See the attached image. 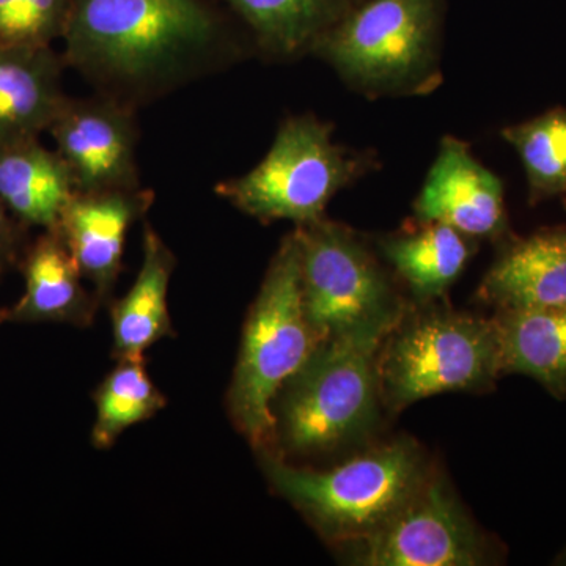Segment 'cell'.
<instances>
[{
	"mask_svg": "<svg viewBox=\"0 0 566 566\" xmlns=\"http://www.w3.org/2000/svg\"><path fill=\"white\" fill-rule=\"evenodd\" d=\"M219 33L203 0H70L62 57L123 99L188 77Z\"/></svg>",
	"mask_w": 566,
	"mask_h": 566,
	"instance_id": "1",
	"label": "cell"
},
{
	"mask_svg": "<svg viewBox=\"0 0 566 566\" xmlns=\"http://www.w3.org/2000/svg\"><path fill=\"white\" fill-rule=\"evenodd\" d=\"M395 323L367 324L322 342L279 390L273 446L264 453L283 460L323 455L370 434L382 405L378 354Z\"/></svg>",
	"mask_w": 566,
	"mask_h": 566,
	"instance_id": "2",
	"label": "cell"
},
{
	"mask_svg": "<svg viewBox=\"0 0 566 566\" xmlns=\"http://www.w3.org/2000/svg\"><path fill=\"white\" fill-rule=\"evenodd\" d=\"M268 480L331 543L346 546L385 526L430 475L412 439L400 438L326 471L263 453Z\"/></svg>",
	"mask_w": 566,
	"mask_h": 566,
	"instance_id": "3",
	"label": "cell"
},
{
	"mask_svg": "<svg viewBox=\"0 0 566 566\" xmlns=\"http://www.w3.org/2000/svg\"><path fill=\"white\" fill-rule=\"evenodd\" d=\"M322 344L305 314L296 233L282 241L245 319L229 411L255 449L273 446V405L283 385Z\"/></svg>",
	"mask_w": 566,
	"mask_h": 566,
	"instance_id": "4",
	"label": "cell"
},
{
	"mask_svg": "<svg viewBox=\"0 0 566 566\" xmlns=\"http://www.w3.org/2000/svg\"><path fill=\"white\" fill-rule=\"evenodd\" d=\"M439 33L441 0H357L311 52L357 91L427 92L439 77Z\"/></svg>",
	"mask_w": 566,
	"mask_h": 566,
	"instance_id": "5",
	"label": "cell"
},
{
	"mask_svg": "<svg viewBox=\"0 0 566 566\" xmlns=\"http://www.w3.org/2000/svg\"><path fill=\"white\" fill-rule=\"evenodd\" d=\"M501 374L493 319L424 307L406 308L378 354L382 405L389 411L444 392H476Z\"/></svg>",
	"mask_w": 566,
	"mask_h": 566,
	"instance_id": "6",
	"label": "cell"
},
{
	"mask_svg": "<svg viewBox=\"0 0 566 566\" xmlns=\"http://www.w3.org/2000/svg\"><path fill=\"white\" fill-rule=\"evenodd\" d=\"M363 167L335 144L327 123L300 115L282 123L262 161L216 191L260 221L305 226L324 218L335 193L359 177Z\"/></svg>",
	"mask_w": 566,
	"mask_h": 566,
	"instance_id": "7",
	"label": "cell"
},
{
	"mask_svg": "<svg viewBox=\"0 0 566 566\" xmlns=\"http://www.w3.org/2000/svg\"><path fill=\"white\" fill-rule=\"evenodd\" d=\"M300 245L305 314L322 338L405 314L374 253L346 227L318 219L294 230Z\"/></svg>",
	"mask_w": 566,
	"mask_h": 566,
	"instance_id": "8",
	"label": "cell"
},
{
	"mask_svg": "<svg viewBox=\"0 0 566 566\" xmlns=\"http://www.w3.org/2000/svg\"><path fill=\"white\" fill-rule=\"evenodd\" d=\"M365 566H476L491 562L486 536L439 474L419 490L385 526L346 545Z\"/></svg>",
	"mask_w": 566,
	"mask_h": 566,
	"instance_id": "9",
	"label": "cell"
},
{
	"mask_svg": "<svg viewBox=\"0 0 566 566\" xmlns=\"http://www.w3.org/2000/svg\"><path fill=\"white\" fill-rule=\"evenodd\" d=\"M48 133L69 167L76 192L140 188L136 117L123 99L69 96Z\"/></svg>",
	"mask_w": 566,
	"mask_h": 566,
	"instance_id": "10",
	"label": "cell"
},
{
	"mask_svg": "<svg viewBox=\"0 0 566 566\" xmlns=\"http://www.w3.org/2000/svg\"><path fill=\"white\" fill-rule=\"evenodd\" d=\"M415 212L420 223L439 222L469 238H499L509 232L504 185L457 137H444Z\"/></svg>",
	"mask_w": 566,
	"mask_h": 566,
	"instance_id": "11",
	"label": "cell"
},
{
	"mask_svg": "<svg viewBox=\"0 0 566 566\" xmlns=\"http://www.w3.org/2000/svg\"><path fill=\"white\" fill-rule=\"evenodd\" d=\"M153 193L142 189L81 193L71 197L55 229L73 253L99 304L109 300L122 271L126 237L151 207Z\"/></svg>",
	"mask_w": 566,
	"mask_h": 566,
	"instance_id": "12",
	"label": "cell"
},
{
	"mask_svg": "<svg viewBox=\"0 0 566 566\" xmlns=\"http://www.w3.org/2000/svg\"><path fill=\"white\" fill-rule=\"evenodd\" d=\"M63 66L52 46L0 44V150L48 133L69 98Z\"/></svg>",
	"mask_w": 566,
	"mask_h": 566,
	"instance_id": "13",
	"label": "cell"
},
{
	"mask_svg": "<svg viewBox=\"0 0 566 566\" xmlns=\"http://www.w3.org/2000/svg\"><path fill=\"white\" fill-rule=\"evenodd\" d=\"M480 294L497 311L566 304V227L539 230L506 245Z\"/></svg>",
	"mask_w": 566,
	"mask_h": 566,
	"instance_id": "14",
	"label": "cell"
},
{
	"mask_svg": "<svg viewBox=\"0 0 566 566\" xmlns=\"http://www.w3.org/2000/svg\"><path fill=\"white\" fill-rule=\"evenodd\" d=\"M82 279L61 232L46 230L25 256L24 293L10 311L0 312L2 322L88 326L99 303L84 289Z\"/></svg>",
	"mask_w": 566,
	"mask_h": 566,
	"instance_id": "15",
	"label": "cell"
},
{
	"mask_svg": "<svg viewBox=\"0 0 566 566\" xmlns=\"http://www.w3.org/2000/svg\"><path fill=\"white\" fill-rule=\"evenodd\" d=\"M174 270L172 251L147 223L139 274L111 307L115 359L144 357L153 345L175 335L167 305Z\"/></svg>",
	"mask_w": 566,
	"mask_h": 566,
	"instance_id": "16",
	"label": "cell"
},
{
	"mask_svg": "<svg viewBox=\"0 0 566 566\" xmlns=\"http://www.w3.org/2000/svg\"><path fill=\"white\" fill-rule=\"evenodd\" d=\"M74 193L65 161L40 137L0 150V200L21 223L55 229Z\"/></svg>",
	"mask_w": 566,
	"mask_h": 566,
	"instance_id": "17",
	"label": "cell"
},
{
	"mask_svg": "<svg viewBox=\"0 0 566 566\" xmlns=\"http://www.w3.org/2000/svg\"><path fill=\"white\" fill-rule=\"evenodd\" d=\"M501 374L526 375L566 397V304L549 307L497 311Z\"/></svg>",
	"mask_w": 566,
	"mask_h": 566,
	"instance_id": "18",
	"label": "cell"
},
{
	"mask_svg": "<svg viewBox=\"0 0 566 566\" xmlns=\"http://www.w3.org/2000/svg\"><path fill=\"white\" fill-rule=\"evenodd\" d=\"M419 232L387 238L382 253L419 303L444 296L472 255L469 237L446 223H422Z\"/></svg>",
	"mask_w": 566,
	"mask_h": 566,
	"instance_id": "19",
	"label": "cell"
},
{
	"mask_svg": "<svg viewBox=\"0 0 566 566\" xmlns=\"http://www.w3.org/2000/svg\"><path fill=\"white\" fill-rule=\"evenodd\" d=\"M260 46L277 57L311 52L357 0H226Z\"/></svg>",
	"mask_w": 566,
	"mask_h": 566,
	"instance_id": "20",
	"label": "cell"
},
{
	"mask_svg": "<svg viewBox=\"0 0 566 566\" xmlns=\"http://www.w3.org/2000/svg\"><path fill=\"white\" fill-rule=\"evenodd\" d=\"M95 403L93 444L107 449L123 431L161 411L166 397L153 385L144 357H126L118 359L117 367L98 387Z\"/></svg>",
	"mask_w": 566,
	"mask_h": 566,
	"instance_id": "21",
	"label": "cell"
},
{
	"mask_svg": "<svg viewBox=\"0 0 566 566\" xmlns=\"http://www.w3.org/2000/svg\"><path fill=\"white\" fill-rule=\"evenodd\" d=\"M526 170L531 203L566 193V109L502 129Z\"/></svg>",
	"mask_w": 566,
	"mask_h": 566,
	"instance_id": "22",
	"label": "cell"
},
{
	"mask_svg": "<svg viewBox=\"0 0 566 566\" xmlns=\"http://www.w3.org/2000/svg\"><path fill=\"white\" fill-rule=\"evenodd\" d=\"M70 0H0V44L52 46L61 39Z\"/></svg>",
	"mask_w": 566,
	"mask_h": 566,
	"instance_id": "23",
	"label": "cell"
},
{
	"mask_svg": "<svg viewBox=\"0 0 566 566\" xmlns=\"http://www.w3.org/2000/svg\"><path fill=\"white\" fill-rule=\"evenodd\" d=\"M9 214L6 205L0 200V271L11 263L17 253V230Z\"/></svg>",
	"mask_w": 566,
	"mask_h": 566,
	"instance_id": "24",
	"label": "cell"
}]
</instances>
